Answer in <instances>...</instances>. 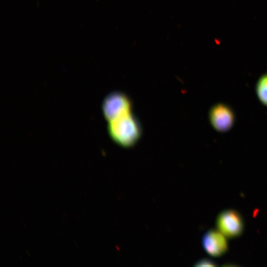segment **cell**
<instances>
[{"instance_id": "8992f818", "label": "cell", "mask_w": 267, "mask_h": 267, "mask_svg": "<svg viewBox=\"0 0 267 267\" xmlns=\"http://www.w3.org/2000/svg\"><path fill=\"white\" fill-rule=\"evenodd\" d=\"M256 93L259 101L267 106V73L262 75L256 85Z\"/></svg>"}, {"instance_id": "52a82bcc", "label": "cell", "mask_w": 267, "mask_h": 267, "mask_svg": "<svg viewBox=\"0 0 267 267\" xmlns=\"http://www.w3.org/2000/svg\"><path fill=\"white\" fill-rule=\"evenodd\" d=\"M195 267H216L217 264L216 263L209 259H202L198 261L194 265Z\"/></svg>"}, {"instance_id": "5b68a950", "label": "cell", "mask_w": 267, "mask_h": 267, "mask_svg": "<svg viewBox=\"0 0 267 267\" xmlns=\"http://www.w3.org/2000/svg\"><path fill=\"white\" fill-rule=\"evenodd\" d=\"M202 243L205 251L215 257L223 255L228 250L225 236L218 229L206 232L202 237Z\"/></svg>"}, {"instance_id": "6da1fadb", "label": "cell", "mask_w": 267, "mask_h": 267, "mask_svg": "<svg viewBox=\"0 0 267 267\" xmlns=\"http://www.w3.org/2000/svg\"><path fill=\"white\" fill-rule=\"evenodd\" d=\"M107 131L111 139L126 148L134 146L142 134V128L132 112L108 122Z\"/></svg>"}, {"instance_id": "277c9868", "label": "cell", "mask_w": 267, "mask_h": 267, "mask_svg": "<svg viewBox=\"0 0 267 267\" xmlns=\"http://www.w3.org/2000/svg\"><path fill=\"white\" fill-rule=\"evenodd\" d=\"M217 229L226 237L232 238L240 236L244 229V222L237 211L228 209L222 211L216 220Z\"/></svg>"}, {"instance_id": "7a4b0ae2", "label": "cell", "mask_w": 267, "mask_h": 267, "mask_svg": "<svg viewBox=\"0 0 267 267\" xmlns=\"http://www.w3.org/2000/svg\"><path fill=\"white\" fill-rule=\"evenodd\" d=\"M133 104L126 93L115 91L104 98L101 109L103 116L108 122L132 112Z\"/></svg>"}, {"instance_id": "3957f363", "label": "cell", "mask_w": 267, "mask_h": 267, "mask_svg": "<svg viewBox=\"0 0 267 267\" xmlns=\"http://www.w3.org/2000/svg\"><path fill=\"white\" fill-rule=\"evenodd\" d=\"M211 125L219 133H225L230 130L235 121V116L232 109L223 103L213 105L208 113Z\"/></svg>"}]
</instances>
